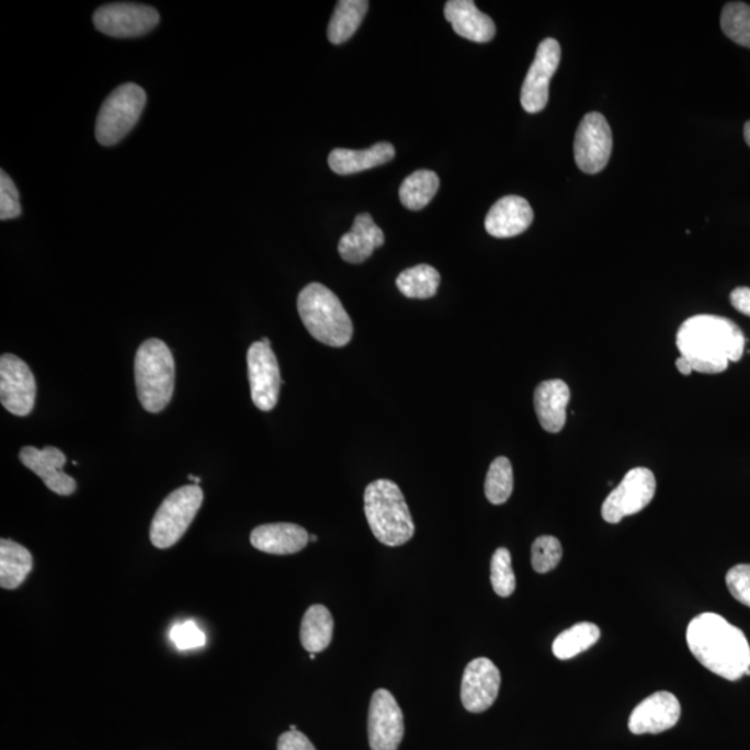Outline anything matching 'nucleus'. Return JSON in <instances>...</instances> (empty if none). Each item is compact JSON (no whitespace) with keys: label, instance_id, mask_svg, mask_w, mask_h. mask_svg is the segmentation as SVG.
I'll return each instance as SVG.
<instances>
[{"label":"nucleus","instance_id":"obj_1","mask_svg":"<svg viewBox=\"0 0 750 750\" xmlns=\"http://www.w3.org/2000/svg\"><path fill=\"white\" fill-rule=\"evenodd\" d=\"M691 654L707 670L728 681L750 675V646L742 629L716 613L692 618L686 628Z\"/></svg>","mask_w":750,"mask_h":750},{"label":"nucleus","instance_id":"obj_2","mask_svg":"<svg viewBox=\"0 0 750 750\" xmlns=\"http://www.w3.org/2000/svg\"><path fill=\"white\" fill-rule=\"evenodd\" d=\"M677 348L694 372L718 374L743 356L745 336L726 317L700 315L682 322L677 332Z\"/></svg>","mask_w":750,"mask_h":750},{"label":"nucleus","instance_id":"obj_3","mask_svg":"<svg viewBox=\"0 0 750 750\" xmlns=\"http://www.w3.org/2000/svg\"><path fill=\"white\" fill-rule=\"evenodd\" d=\"M364 513L375 538L387 546H402L413 538L414 523L400 488L390 479H377L364 492Z\"/></svg>","mask_w":750,"mask_h":750},{"label":"nucleus","instance_id":"obj_4","mask_svg":"<svg viewBox=\"0 0 750 750\" xmlns=\"http://www.w3.org/2000/svg\"><path fill=\"white\" fill-rule=\"evenodd\" d=\"M298 311L310 336L331 348H342L352 341L353 325L341 300L327 286L312 283L302 289Z\"/></svg>","mask_w":750,"mask_h":750},{"label":"nucleus","instance_id":"obj_5","mask_svg":"<svg viewBox=\"0 0 750 750\" xmlns=\"http://www.w3.org/2000/svg\"><path fill=\"white\" fill-rule=\"evenodd\" d=\"M175 364L173 353L163 341H145L135 356V383L144 409L159 413L170 404L174 393Z\"/></svg>","mask_w":750,"mask_h":750},{"label":"nucleus","instance_id":"obj_6","mask_svg":"<svg viewBox=\"0 0 750 750\" xmlns=\"http://www.w3.org/2000/svg\"><path fill=\"white\" fill-rule=\"evenodd\" d=\"M203 503L200 486H185L175 489L156 512L150 525V541L159 549L174 546L190 529Z\"/></svg>","mask_w":750,"mask_h":750},{"label":"nucleus","instance_id":"obj_7","mask_svg":"<svg viewBox=\"0 0 750 750\" xmlns=\"http://www.w3.org/2000/svg\"><path fill=\"white\" fill-rule=\"evenodd\" d=\"M146 92L137 83H123L103 102L96 120V139L103 146L120 143L138 123Z\"/></svg>","mask_w":750,"mask_h":750},{"label":"nucleus","instance_id":"obj_8","mask_svg":"<svg viewBox=\"0 0 750 750\" xmlns=\"http://www.w3.org/2000/svg\"><path fill=\"white\" fill-rule=\"evenodd\" d=\"M655 493V474L649 468H633L604 500L602 518L606 523L617 524L628 515L643 512L652 502Z\"/></svg>","mask_w":750,"mask_h":750},{"label":"nucleus","instance_id":"obj_9","mask_svg":"<svg viewBox=\"0 0 750 750\" xmlns=\"http://www.w3.org/2000/svg\"><path fill=\"white\" fill-rule=\"evenodd\" d=\"M158 10L145 4L118 2L99 8L93 24L101 33L114 38H134L150 33L159 24Z\"/></svg>","mask_w":750,"mask_h":750},{"label":"nucleus","instance_id":"obj_10","mask_svg":"<svg viewBox=\"0 0 750 750\" xmlns=\"http://www.w3.org/2000/svg\"><path fill=\"white\" fill-rule=\"evenodd\" d=\"M613 137L611 125L601 113H590L582 118L575 140V158L580 170L596 174L611 159Z\"/></svg>","mask_w":750,"mask_h":750},{"label":"nucleus","instance_id":"obj_11","mask_svg":"<svg viewBox=\"0 0 750 750\" xmlns=\"http://www.w3.org/2000/svg\"><path fill=\"white\" fill-rule=\"evenodd\" d=\"M559 42L546 38L541 42L535 59L521 88V106L527 113L544 111L549 101V83L560 65Z\"/></svg>","mask_w":750,"mask_h":750},{"label":"nucleus","instance_id":"obj_12","mask_svg":"<svg viewBox=\"0 0 750 750\" xmlns=\"http://www.w3.org/2000/svg\"><path fill=\"white\" fill-rule=\"evenodd\" d=\"M405 736L402 708L387 690H377L368 708V742L372 750H398Z\"/></svg>","mask_w":750,"mask_h":750},{"label":"nucleus","instance_id":"obj_13","mask_svg":"<svg viewBox=\"0 0 750 750\" xmlns=\"http://www.w3.org/2000/svg\"><path fill=\"white\" fill-rule=\"evenodd\" d=\"M248 375L250 395L254 406L262 411H270L279 402L281 385L277 357L271 346L262 341L253 343L248 351Z\"/></svg>","mask_w":750,"mask_h":750},{"label":"nucleus","instance_id":"obj_14","mask_svg":"<svg viewBox=\"0 0 750 750\" xmlns=\"http://www.w3.org/2000/svg\"><path fill=\"white\" fill-rule=\"evenodd\" d=\"M36 399V383L27 363L14 354L0 359V402L10 413L19 417L33 411Z\"/></svg>","mask_w":750,"mask_h":750},{"label":"nucleus","instance_id":"obj_15","mask_svg":"<svg viewBox=\"0 0 750 750\" xmlns=\"http://www.w3.org/2000/svg\"><path fill=\"white\" fill-rule=\"evenodd\" d=\"M500 671L492 660L474 659L466 667L462 679L461 697L463 706L470 713L487 712L498 700Z\"/></svg>","mask_w":750,"mask_h":750},{"label":"nucleus","instance_id":"obj_16","mask_svg":"<svg viewBox=\"0 0 750 750\" xmlns=\"http://www.w3.org/2000/svg\"><path fill=\"white\" fill-rule=\"evenodd\" d=\"M681 705L671 692L660 691L646 697L629 716L628 728L635 736L660 734L677 726Z\"/></svg>","mask_w":750,"mask_h":750},{"label":"nucleus","instance_id":"obj_17","mask_svg":"<svg viewBox=\"0 0 750 750\" xmlns=\"http://www.w3.org/2000/svg\"><path fill=\"white\" fill-rule=\"evenodd\" d=\"M20 461L34 471L52 492L60 497H69L76 492V479L63 471L66 465V456L55 446H46L36 450L34 446H25L20 451Z\"/></svg>","mask_w":750,"mask_h":750},{"label":"nucleus","instance_id":"obj_18","mask_svg":"<svg viewBox=\"0 0 750 750\" xmlns=\"http://www.w3.org/2000/svg\"><path fill=\"white\" fill-rule=\"evenodd\" d=\"M534 221V212L524 197L509 195L499 200L488 212L486 229L495 238H513L527 231Z\"/></svg>","mask_w":750,"mask_h":750},{"label":"nucleus","instance_id":"obj_19","mask_svg":"<svg viewBox=\"0 0 750 750\" xmlns=\"http://www.w3.org/2000/svg\"><path fill=\"white\" fill-rule=\"evenodd\" d=\"M309 533L298 524H263L250 534L253 548L269 555H294L309 544Z\"/></svg>","mask_w":750,"mask_h":750},{"label":"nucleus","instance_id":"obj_20","mask_svg":"<svg viewBox=\"0 0 750 750\" xmlns=\"http://www.w3.org/2000/svg\"><path fill=\"white\" fill-rule=\"evenodd\" d=\"M570 402V388L561 379H549L538 385L534 394L535 413L545 431L557 434L567 420V406Z\"/></svg>","mask_w":750,"mask_h":750},{"label":"nucleus","instance_id":"obj_21","mask_svg":"<svg viewBox=\"0 0 750 750\" xmlns=\"http://www.w3.org/2000/svg\"><path fill=\"white\" fill-rule=\"evenodd\" d=\"M445 18L457 35L477 44H486L497 34L493 20L479 12L471 0H450L445 4Z\"/></svg>","mask_w":750,"mask_h":750},{"label":"nucleus","instance_id":"obj_22","mask_svg":"<svg viewBox=\"0 0 750 750\" xmlns=\"http://www.w3.org/2000/svg\"><path fill=\"white\" fill-rule=\"evenodd\" d=\"M384 242L383 229L374 223L368 213H362L354 218L351 231L341 238L338 252L345 262L359 264L366 262L374 250L383 247Z\"/></svg>","mask_w":750,"mask_h":750},{"label":"nucleus","instance_id":"obj_23","mask_svg":"<svg viewBox=\"0 0 750 750\" xmlns=\"http://www.w3.org/2000/svg\"><path fill=\"white\" fill-rule=\"evenodd\" d=\"M394 158V145L379 143L363 150L333 149L328 156V166L336 174L351 175L388 163Z\"/></svg>","mask_w":750,"mask_h":750},{"label":"nucleus","instance_id":"obj_24","mask_svg":"<svg viewBox=\"0 0 750 750\" xmlns=\"http://www.w3.org/2000/svg\"><path fill=\"white\" fill-rule=\"evenodd\" d=\"M33 570V555L12 539L0 541V587L18 590Z\"/></svg>","mask_w":750,"mask_h":750},{"label":"nucleus","instance_id":"obj_25","mask_svg":"<svg viewBox=\"0 0 750 750\" xmlns=\"http://www.w3.org/2000/svg\"><path fill=\"white\" fill-rule=\"evenodd\" d=\"M333 634L332 614L322 604L307 609L300 625V643L309 654H320L330 646Z\"/></svg>","mask_w":750,"mask_h":750},{"label":"nucleus","instance_id":"obj_26","mask_svg":"<svg viewBox=\"0 0 750 750\" xmlns=\"http://www.w3.org/2000/svg\"><path fill=\"white\" fill-rule=\"evenodd\" d=\"M368 10L367 0H341L328 24V39L333 45H341L351 39L361 27L364 15Z\"/></svg>","mask_w":750,"mask_h":750},{"label":"nucleus","instance_id":"obj_27","mask_svg":"<svg viewBox=\"0 0 750 750\" xmlns=\"http://www.w3.org/2000/svg\"><path fill=\"white\" fill-rule=\"evenodd\" d=\"M440 190V177L431 170H417L402 182L400 202L409 211H421L434 200Z\"/></svg>","mask_w":750,"mask_h":750},{"label":"nucleus","instance_id":"obj_28","mask_svg":"<svg viewBox=\"0 0 750 750\" xmlns=\"http://www.w3.org/2000/svg\"><path fill=\"white\" fill-rule=\"evenodd\" d=\"M599 639H601V629L596 624L578 623L555 639L552 650L557 659L570 660L592 648Z\"/></svg>","mask_w":750,"mask_h":750},{"label":"nucleus","instance_id":"obj_29","mask_svg":"<svg viewBox=\"0 0 750 750\" xmlns=\"http://www.w3.org/2000/svg\"><path fill=\"white\" fill-rule=\"evenodd\" d=\"M441 275L429 264H419L402 271L396 286L409 299H429L440 288Z\"/></svg>","mask_w":750,"mask_h":750},{"label":"nucleus","instance_id":"obj_30","mask_svg":"<svg viewBox=\"0 0 750 750\" xmlns=\"http://www.w3.org/2000/svg\"><path fill=\"white\" fill-rule=\"evenodd\" d=\"M514 487L513 467L508 457L495 458L486 479V497L492 504L507 503Z\"/></svg>","mask_w":750,"mask_h":750},{"label":"nucleus","instance_id":"obj_31","mask_svg":"<svg viewBox=\"0 0 750 750\" xmlns=\"http://www.w3.org/2000/svg\"><path fill=\"white\" fill-rule=\"evenodd\" d=\"M724 34L736 44L750 49V7L742 2L727 3L721 13Z\"/></svg>","mask_w":750,"mask_h":750},{"label":"nucleus","instance_id":"obj_32","mask_svg":"<svg viewBox=\"0 0 750 750\" xmlns=\"http://www.w3.org/2000/svg\"><path fill=\"white\" fill-rule=\"evenodd\" d=\"M491 583L495 593L500 598L513 595L515 576L512 567V555L507 548L495 550L491 560Z\"/></svg>","mask_w":750,"mask_h":750},{"label":"nucleus","instance_id":"obj_33","mask_svg":"<svg viewBox=\"0 0 750 750\" xmlns=\"http://www.w3.org/2000/svg\"><path fill=\"white\" fill-rule=\"evenodd\" d=\"M562 557L560 541L550 535L538 536L531 549L533 569L539 575L555 570Z\"/></svg>","mask_w":750,"mask_h":750},{"label":"nucleus","instance_id":"obj_34","mask_svg":"<svg viewBox=\"0 0 750 750\" xmlns=\"http://www.w3.org/2000/svg\"><path fill=\"white\" fill-rule=\"evenodd\" d=\"M170 638L180 650L202 648L206 644V635L195 622L188 620L175 624L170 632Z\"/></svg>","mask_w":750,"mask_h":750},{"label":"nucleus","instance_id":"obj_35","mask_svg":"<svg viewBox=\"0 0 750 750\" xmlns=\"http://www.w3.org/2000/svg\"><path fill=\"white\" fill-rule=\"evenodd\" d=\"M20 215L21 206L18 186L2 170V174H0V218L7 221L18 218Z\"/></svg>","mask_w":750,"mask_h":750},{"label":"nucleus","instance_id":"obj_36","mask_svg":"<svg viewBox=\"0 0 750 750\" xmlns=\"http://www.w3.org/2000/svg\"><path fill=\"white\" fill-rule=\"evenodd\" d=\"M726 583L734 599L750 607V565H737L729 569Z\"/></svg>","mask_w":750,"mask_h":750},{"label":"nucleus","instance_id":"obj_37","mask_svg":"<svg viewBox=\"0 0 750 750\" xmlns=\"http://www.w3.org/2000/svg\"><path fill=\"white\" fill-rule=\"evenodd\" d=\"M277 750H316L310 739L296 729L281 734L277 742Z\"/></svg>","mask_w":750,"mask_h":750},{"label":"nucleus","instance_id":"obj_38","mask_svg":"<svg viewBox=\"0 0 750 750\" xmlns=\"http://www.w3.org/2000/svg\"><path fill=\"white\" fill-rule=\"evenodd\" d=\"M729 300H731L734 309L750 317V288L748 286H739V288L734 289Z\"/></svg>","mask_w":750,"mask_h":750},{"label":"nucleus","instance_id":"obj_39","mask_svg":"<svg viewBox=\"0 0 750 750\" xmlns=\"http://www.w3.org/2000/svg\"><path fill=\"white\" fill-rule=\"evenodd\" d=\"M675 366L679 368V372L682 375H690L692 372H694V368H692L691 363L686 361L685 357L680 356L675 361Z\"/></svg>","mask_w":750,"mask_h":750},{"label":"nucleus","instance_id":"obj_40","mask_svg":"<svg viewBox=\"0 0 750 750\" xmlns=\"http://www.w3.org/2000/svg\"><path fill=\"white\" fill-rule=\"evenodd\" d=\"M743 134H745V139H747V143L750 146V122L745 124Z\"/></svg>","mask_w":750,"mask_h":750},{"label":"nucleus","instance_id":"obj_41","mask_svg":"<svg viewBox=\"0 0 750 750\" xmlns=\"http://www.w3.org/2000/svg\"><path fill=\"white\" fill-rule=\"evenodd\" d=\"M188 478H190V479H191V481H194V482H195V486H197V484H200V482H201V478H200V477H195V476H190V477H188Z\"/></svg>","mask_w":750,"mask_h":750},{"label":"nucleus","instance_id":"obj_42","mask_svg":"<svg viewBox=\"0 0 750 750\" xmlns=\"http://www.w3.org/2000/svg\"><path fill=\"white\" fill-rule=\"evenodd\" d=\"M262 342L264 343V345L271 346V343L268 340V338H264V340H262Z\"/></svg>","mask_w":750,"mask_h":750},{"label":"nucleus","instance_id":"obj_43","mask_svg":"<svg viewBox=\"0 0 750 750\" xmlns=\"http://www.w3.org/2000/svg\"><path fill=\"white\" fill-rule=\"evenodd\" d=\"M309 539H310L311 542H316V541L319 539V538H317L316 535H310V536H309Z\"/></svg>","mask_w":750,"mask_h":750},{"label":"nucleus","instance_id":"obj_44","mask_svg":"<svg viewBox=\"0 0 750 750\" xmlns=\"http://www.w3.org/2000/svg\"><path fill=\"white\" fill-rule=\"evenodd\" d=\"M296 729H298V727H296V726H294V724H292V726L289 727V731H296Z\"/></svg>","mask_w":750,"mask_h":750},{"label":"nucleus","instance_id":"obj_45","mask_svg":"<svg viewBox=\"0 0 750 750\" xmlns=\"http://www.w3.org/2000/svg\"><path fill=\"white\" fill-rule=\"evenodd\" d=\"M309 658H310V660H315V659H316V654H310Z\"/></svg>","mask_w":750,"mask_h":750}]
</instances>
